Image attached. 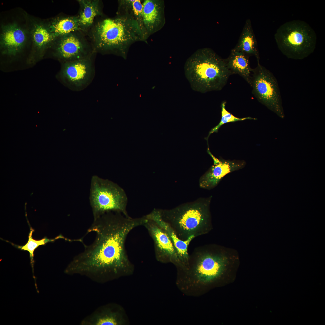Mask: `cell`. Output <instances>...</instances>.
Masks as SVG:
<instances>
[{
    "label": "cell",
    "instance_id": "obj_3",
    "mask_svg": "<svg viewBox=\"0 0 325 325\" xmlns=\"http://www.w3.org/2000/svg\"><path fill=\"white\" fill-rule=\"evenodd\" d=\"M227 259L219 254L213 253L200 247L189 256L187 268L177 271L176 284L184 295L198 297L206 286L218 279L226 268Z\"/></svg>",
    "mask_w": 325,
    "mask_h": 325
},
{
    "label": "cell",
    "instance_id": "obj_1",
    "mask_svg": "<svg viewBox=\"0 0 325 325\" xmlns=\"http://www.w3.org/2000/svg\"><path fill=\"white\" fill-rule=\"evenodd\" d=\"M145 216L133 218L118 212H109L94 218L87 233L94 232L93 243H84L83 252L75 256L65 270V273L95 277L118 276L133 271L125 248L129 233L143 225Z\"/></svg>",
    "mask_w": 325,
    "mask_h": 325
},
{
    "label": "cell",
    "instance_id": "obj_21",
    "mask_svg": "<svg viewBox=\"0 0 325 325\" xmlns=\"http://www.w3.org/2000/svg\"><path fill=\"white\" fill-rule=\"evenodd\" d=\"M31 36L34 45L39 52L52 45L57 38L50 31L48 26L40 23L34 24Z\"/></svg>",
    "mask_w": 325,
    "mask_h": 325
},
{
    "label": "cell",
    "instance_id": "obj_20",
    "mask_svg": "<svg viewBox=\"0 0 325 325\" xmlns=\"http://www.w3.org/2000/svg\"><path fill=\"white\" fill-rule=\"evenodd\" d=\"M83 325H120L124 323L120 314L110 308H105L94 312L81 323Z\"/></svg>",
    "mask_w": 325,
    "mask_h": 325
},
{
    "label": "cell",
    "instance_id": "obj_5",
    "mask_svg": "<svg viewBox=\"0 0 325 325\" xmlns=\"http://www.w3.org/2000/svg\"><path fill=\"white\" fill-rule=\"evenodd\" d=\"M212 196L187 203L169 209H159L163 220L179 238L185 240L206 233L210 220Z\"/></svg>",
    "mask_w": 325,
    "mask_h": 325
},
{
    "label": "cell",
    "instance_id": "obj_14",
    "mask_svg": "<svg viewBox=\"0 0 325 325\" xmlns=\"http://www.w3.org/2000/svg\"><path fill=\"white\" fill-rule=\"evenodd\" d=\"M25 31L15 23L2 27L0 35V47L2 54L15 56L23 50L26 40Z\"/></svg>",
    "mask_w": 325,
    "mask_h": 325
},
{
    "label": "cell",
    "instance_id": "obj_9",
    "mask_svg": "<svg viewBox=\"0 0 325 325\" xmlns=\"http://www.w3.org/2000/svg\"><path fill=\"white\" fill-rule=\"evenodd\" d=\"M52 46L54 56L62 63L86 58L96 54L88 36L82 31L57 38Z\"/></svg>",
    "mask_w": 325,
    "mask_h": 325
},
{
    "label": "cell",
    "instance_id": "obj_4",
    "mask_svg": "<svg viewBox=\"0 0 325 325\" xmlns=\"http://www.w3.org/2000/svg\"><path fill=\"white\" fill-rule=\"evenodd\" d=\"M184 71L192 89L202 93L221 90L232 75L225 59L208 48L192 54L186 61Z\"/></svg>",
    "mask_w": 325,
    "mask_h": 325
},
{
    "label": "cell",
    "instance_id": "obj_15",
    "mask_svg": "<svg viewBox=\"0 0 325 325\" xmlns=\"http://www.w3.org/2000/svg\"><path fill=\"white\" fill-rule=\"evenodd\" d=\"M145 216L147 219L156 223L167 232L176 249L180 261L184 266V270L186 269L189 264V255L188 252V246L195 237L192 236L185 240L179 238L168 224L162 218L159 209H154Z\"/></svg>",
    "mask_w": 325,
    "mask_h": 325
},
{
    "label": "cell",
    "instance_id": "obj_6",
    "mask_svg": "<svg viewBox=\"0 0 325 325\" xmlns=\"http://www.w3.org/2000/svg\"><path fill=\"white\" fill-rule=\"evenodd\" d=\"M274 38L278 48L288 58L301 60L314 51L317 36L313 29L306 22L293 20L281 25Z\"/></svg>",
    "mask_w": 325,
    "mask_h": 325
},
{
    "label": "cell",
    "instance_id": "obj_22",
    "mask_svg": "<svg viewBox=\"0 0 325 325\" xmlns=\"http://www.w3.org/2000/svg\"><path fill=\"white\" fill-rule=\"evenodd\" d=\"M34 230L31 229L29 236L28 240L24 245L23 246H17L18 248L23 250L29 252L30 259V262L33 272V252L39 246L41 245H44L45 243L49 242H53L59 239H63L69 242L75 241V239H70L65 237L62 235L60 234L54 239H49L45 237L41 240H36L34 239L32 237V234Z\"/></svg>",
    "mask_w": 325,
    "mask_h": 325
},
{
    "label": "cell",
    "instance_id": "obj_17",
    "mask_svg": "<svg viewBox=\"0 0 325 325\" xmlns=\"http://www.w3.org/2000/svg\"><path fill=\"white\" fill-rule=\"evenodd\" d=\"M249 56L245 53L232 49L225 59L227 66L232 75L238 74L250 85L252 69L250 66Z\"/></svg>",
    "mask_w": 325,
    "mask_h": 325
},
{
    "label": "cell",
    "instance_id": "obj_11",
    "mask_svg": "<svg viewBox=\"0 0 325 325\" xmlns=\"http://www.w3.org/2000/svg\"><path fill=\"white\" fill-rule=\"evenodd\" d=\"M147 219L143 226L153 240L156 259L163 263H172L177 271L184 270L176 249L167 232L154 221Z\"/></svg>",
    "mask_w": 325,
    "mask_h": 325
},
{
    "label": "cell",
    "instance_id": "obj_19",
    "mask_svg": "<svg viewBox=\"0 0 325 325\" xmlns=\"http://www.w3.org/2000/svg\"><path fill=\"white\" fill-rule=\"evenodd\" d=\"M50 31L56 37L81 31L77 15L58 17L48 26Z\"/></svg>",
    "mask_w": 325,
    "mask_h": 325
},
{
    "label": "cell",
    "instance_id": "obj_23",
    "mask_svg": "<svg viewBox=\"0 0 325 325\" xmlns=\"http://www.w3.org/2000/svg\"><path fill=\"white\" fill-rule=\"evenodd\" d=\"M226 103V102L225 101H224L221 104V121L217 125L212 129L209 132L207 137L206 138L207 141L208 138L211 134L213 133L217 132L219 129L222 125L228 122L243 121L246 119L255 120L256 119L255 118L250 117L240 118L235 116L226 109L225 107Z\"/></svg>",
    "mask_w": 325,
    "mask_h": 325
},
{
    "label": "cell",
    "instance_id": "obj_16",
    "mask_svg": "<svg viewBox=\"0 0 325 325\" xmlns=\"http://www.w3.org/2000/svg\"><path fill=\"white\" fill-rule=\"evenodd\" d=\"M79 9L77 15L81 30L86 34L97 17L104 16L102 2L99 0H78Z\"/></svg>",
    "mask_w": 325,
    "mask_h": 325
},
{
    "label": "cell",
    "instance_id": "obj_10",
    "mask_svg": "<svg viewBox=\"0 0 325 325\" xmlns=\"http://www.w3.org/2000/svg\"><path fill=\"white\" fill-rule=\"evenodd\" d=\"M95 55L86 58L63 63L58 76L62 82L73 91H82L93 79Z\"/></svg>",
    "mask_w": 325,
    "mask_h": 325
},
{
    "label": "cell",
    "instance_id": "obj_7",
    "mask_svg": "<svg viewBox=\"0 0 325 325\" xmlns=\"http://www.w3.org/2000/svg\"><path fill=\"white\" fill-rule=\"evenodd\" d=\"M89 202L94 218L113 212L128 215V199L124 190L116 183L96 175L90 182Z\"/></svg>",
    "mask_w": 325,
    "mask_h": 325
},
{
    "label": "cell",
    "instance_id": "obj_12",
    "mask_svg": "<svg viewBox=\"0 0 325 325\" xmlns=\"http://www.w3.org/2000/svg\"><path fill=\"white\" fill-rule=\"evenodd\" d=\"M207 152L213 159V164L200 179V186L203 189L214 188L226 175L242 169L246 165L243 161L218 159L211 153L209 147Z\"/></svg>",
    "mask_w": 325,
    "mask_h": 325
},
{
    "label": "cell",
    "instance_id": "obj_8",
    "mask_svg": "<svg viewBox=\"0 0 325 325\" xmlns=\"http://www.w3.org/2000/svg\"><path fill=\"white\" fill-rule=\"evenodd\" d=\"M252 68L250 86L257 100L282 118L285 115L278 84L273 74L257 60Z\"/></svg>",
    "mask_w": 325,
    "mask_h": 325
},
{
    "label": "cell",
    "instance_id": "obj_2",
    "mask_svg": "<svg viewBox=\"0 0 325 325\" xmlns=\"http://www.w3.org/2000/svg\"><path fill=\"white\" fill-rule=\"evenodd\" d=\"M87 34L96 53L112 54L124 58L134 43H147L137 22L127 14L98 17Z\"/></svg>",
    "mask_w": 325,
    "mask_h": 325
},
{
    "label": "cell",
    "instance_id": "obj_13",
    "mask_svg": "<svg viewBox=\"0 0 325 325\" xmlns=\"http://www.w3.org/2000/svg\"><path fill=\"white\" fill-rule=\"evenodd\" d=\"M142 5L144 38L147 42L150 36L161 29L165 24V2L163 0H144Z\"/></svg>",
    "mask_w": 325,
    "mask_h": 325
},
{
    "label": "cell",
    "instance_id": "obj_18",
    "mask_svg": "<svg viewBox=\"0 0 325 325\" xmlns=\"http://www.w3.org/2000/svg\"><path fill=\"white\" fill-rule=\"evenodd\" d=\"M233 48L249 57L254 56L257 60H259V54L257 42L250 19H247L246 20L238 41Z\"/></svg>",
    "mask_w": 325,
    "mask_h": 325
}]
</instances>
